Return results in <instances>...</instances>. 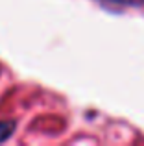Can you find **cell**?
Instances as JSON below:
<instances>
[{
    "label": "cell",
    "mask_w": 144,
    "mask_h": 146,
    "mask_svg": "<svg viewBox=\"0 0 144 146\" xmlns=\"http://www.w3.org/2000/svg\"><path fill=\"white\" fill-rule=\"evenodd\" d=\"M15 128H17V124H15L13 120H0V143L9 139V137L13 135Z\"/></svg>",
    "instance_id": "6da1fadb"
}]
</instances>
